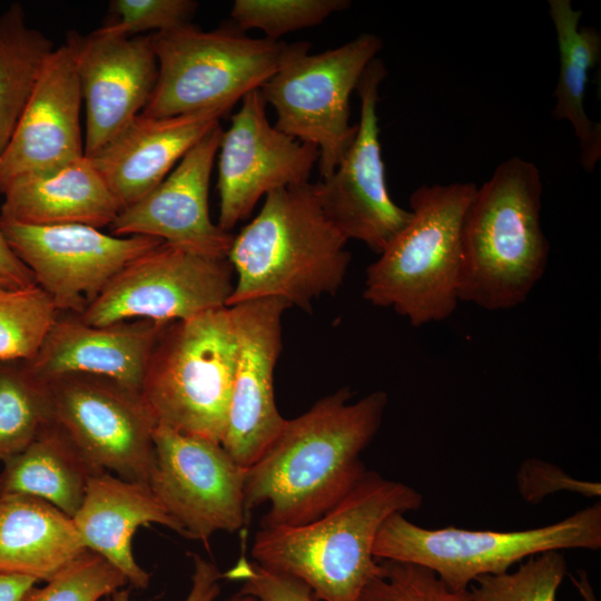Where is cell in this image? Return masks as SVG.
<instances>
[{
	"label": "cell",
	"mask_w": 601,
	"mask_h": 601,
	"mask_svg": "<svg viewBox=\"0 0 601 601\" xmlns=\"http://www.w3.org/2000/svg\"><path fill=\"white\" fill-rule=\"evenodd\" d=\"M149 486L179 534L208 545L246 523V469L220 443L157 426Z\"/></svg>",
	"instance_id": "12"
},
{
	"label": "cell",
	"mask_w": 601,
	"mask_h": 601,
	"mask_svg": "<svg viewBox=\"0 0 601 601\" xmlns=\"http://www.w3.org/2000/svg\"><path fill=\"white\" fill-rule=\"evenodd\" d=\"M473 183L423 185L405 226L366 269L363 297L414 327L442 322L460 302L461 234Z\"/></svg>",
	"instance_id": "5"
},
{
	"label": "cell",
	"mask_w": 601,
	"mask_h": 601,
	"mask_svg": "<svg viewBox=\"0 0 601 601\" xmlns=\"http://www.w3.org/2000/svg\"><path fill=\"white\" fill-rule=\"evenodd\" d=\"M193 564L191 585L184 601H218L223 579L218 566L198 554H193ZM110 597L111 601H131L127 590L120 589Z\"/></svg>",
	"instance_id": "37"
},
{
	"label": "cell",
	"mask_w": 601,
	"mask_h": 601,
	"mask_svg": "<svg viewBox=\"0 0 601 601\" xmlns=\"http://www.w3.org/2000/svg\"><path fill=\"white\" fill-rule=\"evenodd\" d=\"M347 242L309 181L270 191L233 238L227 259L236 282L227 306L276 297L311 311L315 298L343 285L352 257Z\"/></svg>",
	"instance_id": "3"
},
{
	"label": "cell",
	"mask_w": 601,
	"mask_h": 601,
	"mask_svg": "<svg viewBox=\"0 0 601 601\" xmlns=\"http://www.w3.org/2000/svg\"><path fill=\"white\" fill-rule=\"evenodd\" d=\"M53 423L98 472L149 485L157 423L141 394L97 375L47 380Z\"/></svg>",
	"instance_id": "10"
},
{
	"label": "cell",
	"mask_w": 601,
	"mask_h": 601,
	"mask_svg": "<svg viewBox=\"0 0 601 601\" xmlns=\"http://www.w3.org/2000/svg\"><path fill=\"white\" fill-rule=\"evenodd\" d=\"M236 357L228 306L168 323L152 348L141 386L157 426L221 443Z\"/></svg>",
	"instance_id": "6"
},
{
	"label": "cell",
	"mask_w": 601,
	"mask_h": 601,
	"mask_svg": "<svg viewBox=\"0 0 601 601\" xmlns=\"http://www.w3.org/2000/svg\"><path fill=\"white\" fill-rule=\"evenodd\" d=\"M81 104L75 46L67 35L48 56L0 157V194L21 175L57 169L85 156Z\"/></svg>",
	"instance_id": "19"
},
{
	"label": "cell",
	"mask_w": 601,
	"mask_h": 601,
	"mask_svg": "<svg viewBox=\"0 0 601 601\" xmlns=\"http://www.w3.org/2000/svg\"><path fill=\"white\" fill-rule=\"evenodd\" d=\"M422 494L366 471L352 490L315 520L294 526H262L250 555L259 565L292 577L318 601H361L381 571L373 548L383 522L418 510Z\"/></svg>",
	"instance_id": "2"
},
{
	"label": "cell",
	"mask_w": 601,
	"mask_h": 601,
	"mask_svg": "<svg viewBox=\"0 0 601 601\" xmlns=\"http://www.w3.org/2000/svg\"><path fill=\"white\" fill-rule=\"evenodd\" d=\"M59 312L38 285L0 287V361H31Z\"/></svg>",
	"instance_id": "29"
},
{
	"label": "cell",
	"mask_w": 601,
	"mask_h": 601,
	"mask_svg": "<svg viewBox=\"0 0 601 601\" xmlns=\"http://www.w3.org/2000/svg\"><path fill=\"white\" fill-rule=\"evenodd\" d=\"M52 422L48 381L28 361H0V460L21 453Z\"/></svg>",
	"instance_id": "28"
},
{
	"label": "cell",
	"mask_w": 601,
	"mask_h": 601,
	"mask_svg": "<svg viewBox=\"0 0 601 601\" xmlns=\"http://www.w3.org/2000/svg\"><path fill=\"white\" fill-rule=\"evenodd\" d=\"M36 583L27 575L0 572V601H21Z\"/></svg>",
	"instance_id": "39"
},
{
	"label": "cell",
	"mask_w": 601,
	"mask_h": 601,
	"mask_svg": "<svg viewBox=\"0 0 601 601\" xmlns=\"http://www.w3.org/2000/svg\"><path fill=\"white\" fill-rule=\"evenodd\" d=\"M223 578L242 582L240 591L259 601H318L302 582L266 569L245 555H240Z\"/></svg>",
	"instance_id": "35"
},
{
	"label": "cell",
	"mask_w": 601,
	"mask_h": 601,
	"mask_svg": "<svg viewBox=\"0 0 601 601\" xmlns=\"http://www.w3.org/2000/svg\"><path fill=\"white\" fill-rule=\"evenodd\" d=\"M259 88L240 99L218 148L219 215L217 225L231 233L273 190L308 183L318 162L316 147L272 125Z\"/></svg>",
	"instance_id": "15"
},
{
	"label": "cell",
	"mask_w": 601,
	"mask_h": 601,
	"mask_svg": "<svg viewBox=\"0 0 601 601\" xmlns=\"http://www.w3.org/2000/svg\"><path fill=\"white\" fill-rule=\"evenodd\" d=\"M228 601H259V600L253 597L252 594L239 591L236 594H234Z\"/></svg>",
	"instance_id": "40"
},
{
	"label": "cell",
	"mask_w": 601,
	"mask_h": 601,
	"mask_svg": "<svg viewBox=\"0 0 601 601\" xmlns=\"http://www.w3.org/2000/svg\"><path fill=\"white\" fill-rule=\"evenodd\" d=\"M382 45L376 35L361 33L337 48L288 61L259 88L276 111L275 127L317 148L322 178L333 174L355 138L349 97Z\"/></svg>",
	"instance_id": "9"
},
{
	"label": "cell",
	"mask_w": 601,
	"mask_h": 601,
	"mask_svg": "<svg viewBox=\"0 0 601 601\" xmlns=\"http://www.w3.org/2000/svg\"><path fill=\"white\" fill-rule=\"evenodd\" d=\"M349 6L348 0H236L230 17L239 30L258 29L265 38L278 41L287 33L318 26Z\"/></svg>",
	"instance_id": "31"
},
{
	"label": "cell",
	"mask_w": 601,
	"mask_h": 601,
	"mask_svg": "<svg viewBox=\"0 0 601 601\" xmlns=\"http://www.w3.org/2000/svg\"><path fill=\"white\" fill-rule=\"evenodd\" d=\"M549 13L560 60L552 115L571 124L581 150V165L592 173L601 157V127L588 117L584 97L589 71L600 61L601 35L593 27L579 28L582 11L573 9L570 0H549Z\"/></svg>",
	"instance_id": "25"
},
{
	"label": "cell",
	"mask_w": 601,
	"mask_h": 601,
	"mask_svg": "<svg viewBox=\"0 0 601 601\" xmlns=\"http://www.w3.org/2000/svg\"><path fill=\"white\" fill-rule=\"evenodd\" d=\"M600 548L598 502L556 523L520 531L426 529L394 513L380 528L373 553L377 560L427 568L449 588L467 590L477 578L506 572L540 553Z\"/></svg>",
	"instance_id": "8"
},
{
	"label": "cell",
	"mask_w": 601,
	"mask_h": 601,
	"mask_svg": "<svg viewBox=\"0 0 601 601\" xmlns=\"http://www.w3.org/2000/svg\"><path fill=\"white\" fill-rule=\"evenodd\" d=\"M221 134L219 121L159 185L119 211L109 226L111 235L151 236L194 254L227 258L234 235L211 220L208 207Z\"/></svg>",
	"instance_id": "17"
},
{
	"label": "cell",
	"mask_w": 601,
	"mask_h": 601,
	"mask_svg": "<svg viewBox=\"0 0 601 601\" xmlns=\"http://www.w3.org/2000/svg\"><path fill=\"white\" fill-rule=\"evenodd\" d=\"M233 275L227 258L201 256L164 242L118 272L79 317L96 326L187 319L226 307Z\"/></svg>",
	"instance_id": "11"
},
{
	"label": "cell",
	"mask_w": 601,
	"mask_h": 601,
	"mask_svg": "<svg viewBox=\"0 0 601 601\" xmlns=\"http://www.w3.org/2000/svg\"><path fill=\"white\" fill-rule=\"evenodd\" d=\"M347 387L286 420L245 477L247 513L268 506L262 526H294L324 514L366 472L359 455L376 435L387 394L375 391L351 402Z\"/></svg>",
	"instance_id": "1"
},
{
	"label": "cell",
	"mask_w": 601,
	"mask_h": 601,
	"mask_svg": "<svg viewBox=\"0 0 601 601\" xmlns=\"http://www.w3.org/2000/svg\"><path fill=\"white\" fill-rule=\"evenodd\" d=\"M86 105L85 156L130 124L148 102L158 77L151 35L126 37L102 27L83 37L68 32Z\"/></svg>",
	"instance_id": "18"
},
{
	"label": "cell",
	"mask_w": 601,
	"mask_h": 601,
	"mask_svg": "<svg viewBox=\"0 0 601 601\" xmlns=\"http://www.w3.org/2000/svg\"><path fill=\"white\" fill-rule=\"evenodd\" d=\"M72 518L32 495H0V572L49 581L86 551Z\"/></svg>",
	"instance_id": "24"
},
{
	"label": "cell",
	"mask_w": 601,
	"mask_h": 601,
	"mask_svg": "<svg viewBox=\"0 0 601 601\" xmlns=\"http://www.w3.org/2000/svg\"><path fill=\"white\" fill-rule=\"evenodd\" d=\"M72 520L86 549L105 558L136 589H147L150 581V574L132 554L131 542L137 529L158 523L179 534L177 523L148 484L128 481L109 472L90 477Z\"/></svg>",
	"instance_id": "22"
},
{
	"label": "cell",
	"mask_w": 601,
	"mask_h": 601,
	"mask_svg": "<svg viewBox=\"0 0 601 601\" xmlns=\"http://www.w3.org/2000/svg\"><path fill=\"white\" fill-rule=\"evenodd\" d=\"M0 230L58 312L76 315L128 263L164 243L144 235H108L87 225L33 226L1 217Z\"/></svg>",
	"instance_id": "13"
},
{
	"label": "cell",
	"mask_w": 601,
	"mask_h": 601,
	"mask_svg": "<svg viewBox=\"0 0 601 601\" xmlns=\"http://www.w3.org/2000/svg\"><path fill=\"white\" fill-rule=\"evenodd\" d=\"M128 583L100 554L86 550L42 588L35 585L21 601H99Z\"/></svg>",
	"instance_id": "32"
},
{
	"label": "cell",
	"mask_w": 601,
	"mask_h": 601,
	"mask_svg": "<svg viewBox=\"0 0 601 601\" xmlns=\"http://www.w3.org/2000/svg\"><path fill=\"white\" fill-rule=\"evenodd\" d=\"M381 571L365 588L361 601H473L467 590L449 588L427 568L380 560Z\"/></svg>",
	"instance_id": "33"
},
{
	"label": "cell",
	"mask_w": 601,
	"mask_h": 601,
	"mask_svg": "<svg viewBox=\"0 0 601 601\" xmlns=\"http://www.w3.org/2000/svg\"><path fill=\"white\" fill-rule=\"evenodd\" d=\"M0 217L33 226H110L121 207L91 160L21 175L3 191Z\"/></svg>",
	"instance_id": "23"
},
{
	"label": "cell",
	"mask_w": 601,
	"mask_h": 601,
	"mask_svg": "<svg viewBox=\"0 0 601 601\" xmlns=\"http://www.w3.org/2000/svg\"><path fill=\"white\" fill-rule=\"evenodd\" d=\"M97 473L52 422L21 453L3 461L1 491L40 497L72 518Z\"/></svg>",
	"instance_id": "26"
},
{
	"label": "cell",
	"mask_w": 601,
	"mask_h": 601,
	"mask_svg": "<svg viewBox=\"0 0 601 601\" xmlns=\"http://www.w3.org/2000/svg\"><path fill=\"white\" fill-rule=\"evenodd\" d=\"M151 39L158 77L140 112L149 118L234 107L311 48L307 41L288 43L248 37L236 27L205 31L191 22L151 33Z\"/></svg>",
	"instance_id": "7"
},
{
	"label": "cell",
	"mask_w": 601,
	"mask_h": 601,
	"mask_svg": "<svg viewBox=\"0 0 601 601\" xmlns=\"http://www.w3.org/2000/svg\"><path fill=\"white\" fill-rule=\"evenodd\" d=\"M542 193L538 167L518 156L476 188L462 225L460 302L506 311L528 299L550 252L541 225Z\"/></svg>",
	"instance_id": "4"
},
{
	"label": "cell",
	"mask_w": 601,
	"mask_h": 601,
	"mask_svg": "<svg viewBox=\"0 0 601 601\" xmlns=\"http://www.w3.org/2000/svg\"><path fill=\"white\" fill-rule=\"evenodd\" d=\"M516 483L520 494L530 503H539L548 495L561 491L588 497H599L601 494L600 483L573 479L555 465L538 459L521 464Z\"/></svg>",
	"instance_id": "36"
},
{
	"label": "cell",
	"mask_w": 601,
	"mask_h": 601,
	"mask_svg": "<svg viewBox=\"0 0 601 601\" xmlns=\"http://www.w3.org/2000/svg\"><path fill=\"white\" fill-rule=\"evenodd\" d=\"M2 491H1V483H0V495H1Z\"/></svg>",
	"instance_id": "41"
},
{
	"label": "cell",
	"mask_w": 601,
	"mask_h": 601,
	"mask_svg": "<svg viewBox=\"0 0 601 601\" xmlns=\"http://www.w3.org/2000/svg\"><path fill=\"white\" fill-rule=\"evenodd\" d=\"M566 574L561 551L528 558L515 571L477 578L469 588L473 601H555Z\"/></svg>",
	"instance_id": "30"
},
{
	"label": "cell",
	"mask_w": 601,
	"mask_h": 601,
	"mask_svg": "<svg viewBox=\"0 0 601 601\" xmlns=\"http://www.w3.org/2000/svg\"><path fill=\"white\" fill-rule=\"evenodd\" d=\"M230 308L237 357L223 447L240 466H252L280 433L274 373L282 342V317L290 305L280 298L246 300Z\"/></svg>",
	"instance_id": "16"
},
{
	"label": "cell",
	"mask_w": 601,
	"mask_h": 601,
	"mask_svg": "<svg viewBox=\"0 0 601 601\" xmlns=\"http://www.w3.org/2000/svg\"><path fill=\"white\" fill-rule=\"evenodd\" d=\"M197 8L193 0H114L110 9L116 19L102 28L126 37L169 31L190 23Z\"/></svg>",
	"instance_id": "34"
},
{
	"label": "cell",
	"mask_w": 601,
	"mask_h": 601,
	"mask_svg": "<svg viewBox=\"0 0 601 601\" xmlns=\"http://www.w3.org/2000/svg\"><path fill=\"white\" fill-rule=\"evenodd\" d=\"M386 76L377 57L366 67L356 87L361 112L355 138L333 174L313 184L323 211L339 233L376 254L411 216L394 203L386 186L377 117L378 89Z\"/></svg>",
	"instance_id": "14"
},
{
	"label": "cell",
	"mask_w": 601,
	"mask_h": 601,
	"mask_svg": "<svg viewBox=\"0 0 601 601\" xmlns=\"http://www.w3.org/2000/svg\"><path fill=\"white\" fill-rule=\"evenodd\" d=\"M167 324L131 319L96 326L79 315L59 313L28 363L46 380L70 373L97 375L141 394L150 354Z\"/></svg>",
	"instance_id": "20"
},
{
	"label": "cell",
	"mask_w": 601,
	"mask_h": 601,
	"mask_svg": "<svg viewBox=\"0 0 601 601\" xmlns=\"http://www.w3.org/2000/svg\"><path fill=\"white\" fill-rule=\"evenodd\" d=\"M53 49L50 39L27 24L20 3L0 16V157Z\"/></svg>",
	"instance_id": "27"
},
{
	"label": "cell",
	"mask_w": 601,
	"mask_h": 601,
	"mask_svg": "<svg viewBox=\"0 0 601 601\" xmlns=\"http://www.w3.org/2000/svg\"><path fill=\"white\" fill-rule=\"evenodd\" d=\"M35 285L33 273L16 256L0 230V287L20 289Z\"/></svg>",
	"instance_id": "38"
},
{
	"label": "cell",
	"mask_w": 601,
	"mask_h": 601,
	"mask_svg": "<svg viewBox=\"0 0 601 601\" xmlns=\"http://www.w3.org/2000/svg\"><path fill=\"white\" fill-rule=\"evenodd\" d=\"M231 108L220 106L165 118L138 115L88 158L121 209L126 208L159 185Z\"/></svg>",
	"instance_id": "21"
}]
</instances>
